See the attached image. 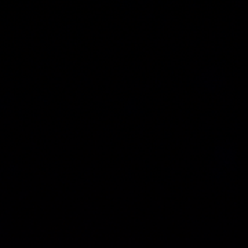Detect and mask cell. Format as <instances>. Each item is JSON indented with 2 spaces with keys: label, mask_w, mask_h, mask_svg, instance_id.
<instances>
[]
</instances>
